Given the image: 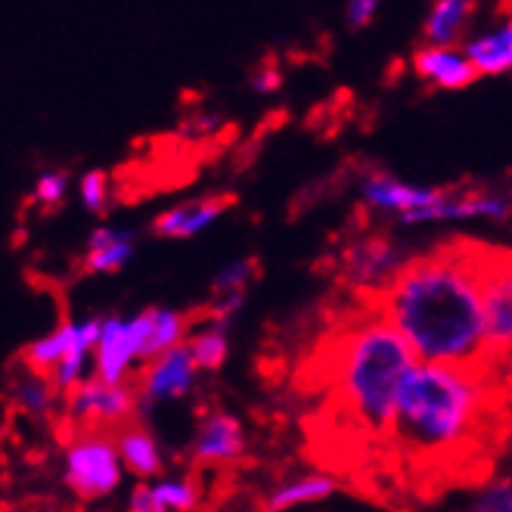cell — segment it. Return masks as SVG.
<instances>
[{"mask_svg": "<svg viewBox=\"0 0 512 512\" xmlns=\"http://www.w3.org/2000/svg\"><path fill=\"white\" fill-rule=\"evenodd\" d=\"M146 311L122 320V317H103V333L94 354V379L106 385H125V376L134 360H140L146 342Z\"/></svg>", "mask_w": 512, "mask_h": 512, "instance_id": "6", "label": "cell"}, {"mask_svg": "<svg viewBox=\"0 0 512 512\" xmlns=\"http://www.w3.org/2000/svg\"><path fill=\"white\" fill-rule=\"evenodd\" d=\"M72 339H75V323L72 320H63L56 329H50L47 336L35 339L22 351V360L28 373H38V376H53L59 370V364L66 360L69 348H72Z\"/></svg>", "mask_w": 512, "mask_h": 512, "instance_id": "22", "label": "cell"}, {"mask_svg": "<svg viewBox=\"0 0 512 512\" xmlns=\"http://www.w3.org/2000/svg\"><path fill=\"white\" fill-rule=\"evenodd\" d=\"M339 491V481L333 475H323V472H308V475H295L289 481L270 494L267 509L270 512H289L295 506H308V503H320L326 497H333Z\"/></svg>", "mask_w": 512, "mask_h": 512, "instance_id": "20", "label": "cell"}, {"mask_svg": "<svg viewBox=\"0 0 512 512\" xmlns=\"http://www.w3.org/2000/svg\"><path fill=\"white\" fill-rule=\"evenodd\" d=\"M53 395H56V385L38 373H25L13 385V404L28 416H44L53 404Z\"/></svg>", "mask_w": 512, "mask_h": 512, "instance_id": "24", "label": "cell"}, {"mask_svg": "<svg viewBox=\"0 0 512 512\" xmlns=\"http://www.w3.org/2000/svg\"><path fill=\"white\" fill-rule=\"evenodd\" d=\"M376 13H379L376 0H351V4L345 7V25L354 28V32H360V28H367L373 22Z\"/></svg>", "mask_w": 512, "mask_h": 512, "instance_id": "30", "label": "cell"}, {"mask_svg": "<svg viewBox=\"0 0 512 512\" xmlns=\"http://www.w3.org/2000/svg\"><path fill=\"white\" fill-rule=\"evenodd\" d=\"M78 193H81V202L90 215H103L109 205V177L103 171H87L81 177Z\"/></svg>", "mask_w": 512, "mask_h": 512, "instance_id": "27", "label": "cell"}, {"mask_svg": "<svg viewBox=\"0 0 512 512\" xmlns=\"http://www.w3.org/2000/svg\"><path fill=\"white\" fill-rule=\"evenodd\" d=\"M512 215V202L494 193H469V196H444L438 205L423 208V212L401 215V227H419V224H441V221H469V218H485V221H506Z\"/></svg>", "mask_w": 512, "mask_h": 512, "instance_id": "10", "label": "cell"}, {"mask_svg": "<svg viewBox=\"0 0 512 512\" xmlns=\"http://www.w3.org/2000/svg\"><path fill=\"white\" fill-rule=\"evenodd\" d=\"M137 230L125 227H97L87 236V255H84V270L87 274H115L122 270L134 252H137Z\"/></svg>", "mask_w": 512, "mask_h": 512, "instance_id": "15", "label": "cell"}, {"mask_svg": "<svg viewBox=\"0 0 512 512\" xmlns=\"http://www.w3.org/2000/svg\"><path fill=\"white\" fill-rule=\"evenodd\" d=\"M488 354H512V255L478 252Z\"/></svg>", "mask_w": 512, "mask_h": 512, "instance_id": "5", "label": "cell"}, {"mask_svg": "<svg viewBox=\"0 0 512 512\" xmlns=\"http://www.w3.org/2000/svg\"><path fill=\"white\" fill-rule=\"evenodd\" d=\"M385 320L419 364L472 367L488 354L478 255L454 249L404 264L385 289Z\"/></svg>", "mask_w": 512, "mask_h": 512, "instance_id": "1", "label": "cell"}, {"mask_svg": "<svg viewBox=\"0 0 512 512\" xmlns=\"http://www.w3.org/2000/svg\"><path fill=\"white\" fill-rule=\"evenodd\" d=\"M258 277V264L255 258H239V261H230L218 270V277L212 280V289H215V298L218 295H236V292H246L249 283Z\"/></svg>", "mask_w": 512, "mask_h": 512, "instance_id": "26", "label": "cell"}, {"mask_svg": "<svg viewBox=\"0 0 512 512\" xmlns=\"http://www.w3.org/2000/svg\"><path fill=\"white\" fill-rule=\"evenodd\" d=\"M463 53L475 66L478 78H494V75H509L512 72V22H500L488 32H478L463 44Z\"/></svg>", "mask_w": 512, "mask_h": 512, "instance_id": "16", "label": "cell"}, {"mask_svg": "<svg viewBox=\"0 0 512 512\" xmlns=\"http://www.w3.org/2000/svg\"><path fill=\"white\" fill-rule=\"evenodd\" d=\"M509 22H512V7H509Z\"/></svg>", "mask_w": 512, "mask_h": 512, "instance_id": "33", "label": "cell"}, {"mask_svg": "<svg viewBox=\"0 0 512 512\" xmlns=\"http://www.w3.org/2000/svg\"><path fill=\"white\" fill-rule=\"evenodd\" d=\"M122 454L118 444L100 432L75 438L66 447V485L81 500H100L122 485Z\"/></svg>", "mask_w": 512, "mask_h": 512, "instance_id": "4", "label": "cell"}, {"mask_svg": "<svg viewBox=\"0 0 512 512\" xmlns=\"http://www.w3.org/2000/svg\"><path fill=\"white\" fill-rule=\"evenodd\" d=\"M280 87H283V75L274 66H261L252 75V90H258V94H277Z\"/></svg>", "mask_w": 512, "mask_h": 512, "instance_id": "32", "label": "cell"}, {"mask_svg": "<svg viewBox=\"0 0 512 512\" xmlns=\"http://www.w3.org/2000/svg\"><path fill=\"white\" fill-rule=\"evenodd\" d=\"M469 512H512V478L491 481L472 503Z\"/></svg>", "mask_w": 512, "mask_h": 512, "instance_id": "28", "label": "cell"}, {"mask_svg": "<svg viewBox=\"0 0 512 512\" xmlns=\"http://www.w3.org/2000/svg\"><path fill=\"white\" fill-rule=\"evenodd\" d=\"M69 193V174L66 171H44L35 184V199L44 205V208H56L63 205Z\"/></svg>", "mask_w": 512, "mask_h": 512, "instance_id": "29", "label": "cell"}, {"mask_svg": "<svg viewBox=\"0 0 512 512\" xmlns=\"http://www.w3.org/2000/svg\"><path fill=\"white\" fill-rule=\"evenodd\" d=\"M115 444H118V454H122L125 469L134 472L137 478H153L162 472V450H159L153 432L131 426L115 435Z\"/></svg>", "mask_w": 512, "mask_h": 512, "instance_id": "21", "label": "cell"}, {"mask_svg": "<svg viewBox=\"0 0 512 512\" xmlns=\"http://www.w3.org/2000/svg\"><path fill=\"white\" fill-rule=\"evenodd\" d=\"M128 512H162V509H159V503H156L153 485H146V481H140V485L131 491Z\"/></svg>", "mask_w": 512, "mask_h": 512, "instance_id": "31", "label": "cell"}, {"mask_svg": "<svg viewBox=\"0 0 512 512\" xmlns=\"http://www.w3.org/2000/svg\"><path fill=\"white\" fill-rule=\"evenodd\" d=\"M401 274V252L391 239L370 236L345 252V277L354 286H382Z\"/></svg>", "mask_w": 512, "mask_h": 512, "instance_id": "11", "label": "cell"}, {"mask_svg": "<svg viewBox=\"0 0 512 512\" xmlns=\"http://www.w3.org/2000/svg\"><path fill=\"white\" fill-rule=\"evenodd\" d=\"M156 503L162 512H193L196 509V485L187 478H162L153 485Z\"/></svg>", "mask_w": 512, "mask_h": 512, "instance_id": "25", "label": "cell"}, {"mask_svg": "<svg viewBox=\"0 0 512 512\" xmlns=\"http://www.w3.org/2000/svg\"><path fill=\"white\" fill-rule=\"evenodd\" d=\"M413 72L441 90H463L469 87L478 72L469 63L463 50H438V47H419L413 53Z\"/></svg>", "mask_w": 512, "mask_h": 512, "instance_id": "12", "label": "cell"}, {"mask_svg": "<svg viewBox=\"0 0 512 512\" xmlns=\"http://www.w3.org/2000/svg\"><path fill=\"white\" fill-rule=\"evenodd\" d=\"M416 364L419 357L388 320H370L345 339L342 398L370 432L391 435L401 385Z\"/></svg>", "mask_w": 512, "mask_h": 512, "instance_id": "3", "label": "cell"}, {"mask_svg": "<svg viewBox=\"0 0 512 512\" xmlns=\"http://www.w3.org/2000/svg\"><path fill=\"white\" fill-rule=\"evenodd\" d=\"M227 329H230V326L208 320L202 329H196V333L187 339L190 354H193V360H196L199 373H215V370L224 367V360H227V354H230Z\"/></svg>", "mask_w": 512, "mask_h": 512, "instance_id": "23", "label": "cell"}, {"mask_svg": "<svg viewBox=\"0 0 512 512\" xmlns=\"http://www.w3.org/2000/svg\"><path fill=\"white\" fill-rule=\"evenodd\" d=\"M196 360L190 354V345H177L165 351L159 360H153L140 379V401L146 404H162V401H180L187 398L196 385Z\"/></svg>", "mask_w": 512, "mask_h": 512, "instance_id": "7", "label": "cell"}, {"mask_svg": "<svg viewBox=\"0 0 512 512\" xmlns=\"http://www.w3.org/2000/svg\"><path fill=\"white\" fill-rule=\"evenodd\" d=\"M485 388L472 367L416 364L401 385L391 435L416 454L460 447L475 426Z\"/></svg>", "mask_w": 512, "mask_h": 512, "instance_id": "2", "label": "cell"}, {"mask_svg": "<svg viewBox=\"0 0 512 512\" xmlns=\"http://www.w3.org/2000/svg\"><path fill=\"white\" fill-rule=\"evenodd\" d=\"M360 196L367 199L370 208H379V212H395V218H401V215H413V212H423V208L438 205L447 196V190L407 184V180L373 171L364 177V184H360Z\"/></svg>", "mask_w": 512, "mask_h": 512, "instance_id": "9", "label": "cell"}, {"mask_svg": "<svg viewBox=\"0 0 512 512\" xmlns=\"http://www.w3.org/2000/svg\"><path fill=\"white\" fill-rule=\"evenodd\" d=\"M243 447H246L243 423L230 413H212L196 432L193 457L199 463H227L243 454Z\"/></svg>", "mask_w": 512, "mask_h": 512, "instance_id": "13", "label": "cell"}, {"mask_svg": "<svg viewBox=\"0 0 512 512\" xmlns=\"http://www.w3.org/2000/svg\"><path fill=\"white\" fill-rule=\"evenodd\" d=\"M146 320H149V329H146V342H143V351H140V364L149 367L165 351L184 345L190 320L180 311H171V308H146Z\"/></svg>", "mask_w": 512, "mask_h": 512, "instance_id": "19", "label": "cell"}, {"mask_svg": "<svg viewBox=\"0 0 512 512\" xmlns=\"http://www.w3.org/2000/svg\"><path fill=\"white\" fill-rule=\"evenodd\" d=\"M100 333H103V320H100V317H90V320L75 323V339H72V348H69V354H66L63 364H59V370L53 373V385H56V391H63V395H72V391H75L81 382H87V379H84V370H87L90 351L97 354Z\"/></svg>", "mask_w": 512, "mask_h": 512, "instance_id": "17", "label": "cell"}, {"mask_svg": "<svg viewBox=\"0 0 512 512\" xmlns=\"http://www.w3.org/2000/svg\"><path fill=\"white\" fill-rule=\"evenodd\" d=\"M137 410V395L128 385H106L100 379L81 382L69 395V416L84 426H109Z\"/></svg>", "mask_w": 512, "mask_h": 512, "instance_id": "8", "label": "cell"}, {"mask_svg": "<svg viewBox=\"0 0 512 512\" xmlns=\"http://www.w3.org/2000/svg\"><path fill=\"white\" fill-rule=\"evenodd\" d=\"M472 13H475V4H469V0H438V4H432L426 25H423L426 47L457 50Z\"/></svg>", "mask_w": 512, "mask_h": 512, "instance_id": "18", "label": "cell"}, {"mask_svg": "<svg viewBox=\"0 0 512 512\" xmlns=\"http://www.w3.org/2000/svg\"><path fill=\"white\" fill-rule=\"evenodd\" d=\"M227 205H230V196H224V199H196V202L174 205V208H168V212H162L153 221V233L168 236V239L199 236L202 230H208L221 218V212Z\"/></svg>", "mask_w": 512, "mask_h": 512, "instance_id": "14", "label": "cell"}]
</instances>
